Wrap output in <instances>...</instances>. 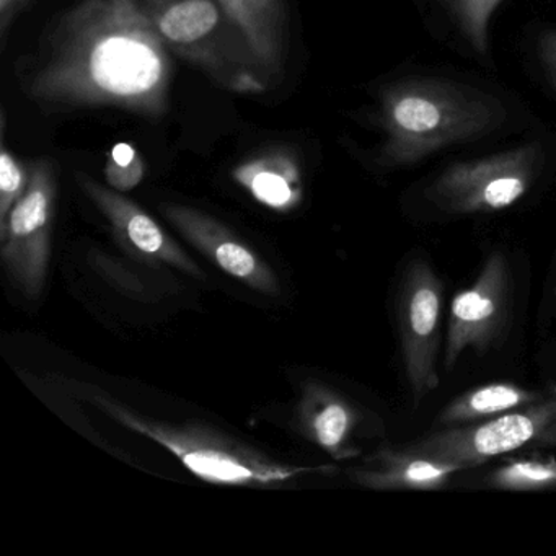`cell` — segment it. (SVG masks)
Returning a JSON list of instances; mask_svg holds the SVG:
<instances>
[{"mask_svg":"<svg viewBox=\"0 0 556 556\" xmlns=\"http://www.w3.org/2000/svg\"><path fill=\"white\" fill-rule=\"evenodd\" d=\"M142 0H80L56 25L25 92L54 109H116L161 118L174 61Z\"/></svg>","mask_w":556,"mask_h":556,"instance_id":"6da1fadb","label":"cell"},{"mask_svg":"<svg viewBox=\"0 0 556 556\" xmlns=\"http://www.w3.org/2000/svg\"><path fill=\"white\" fill-rule=\"evenodd\" d=\"M504 118L500 100L480 90L441 80H406L382 97L390 165H409L428 155L493 131Z\"/></svg>","mask_w":556,"mask_h":556,"instance_id":"7a4b0ae2","label":"cell"},{"mask_svg":"<svg viewBox=\"0 0 556 556\" xmlns=\"http://www.w3.org/2000/svg\"><path fill=\"white\" fill-rule=\"evenodd\" d=\"M90 402L129 431L146 435L167 448L194 477L224 486L276 488L302 475L330 467H298L268 455L223 432L200 425H172L148 418L105 392H93Z\"/></svg>","mask_w":556,"mask_h":556,"instance_id":"3957f363","label":"cell"},{"mask_svg":"<svg viewBox=\"0 0 556 556\" xmlns=\"http://www.w3.org/2000/svg\"><path fill=\"white\" fill-rule=\"evenodd\" d=\"M148 17L168 50L242 96H260L271 79L220 0H142Z\"/></svg>","mask_w":556,"mask_h":556,"instance_id":"277c9868","label":"cell"},{"mask_svg":"<svg viewBox=\"0 0 556 556\" xmlns=\"http://www.w3.org/2000/svg\"><path fill=\"white\" fill-rule=\"evenodd\" d=\"M553 444H556V390L533 405L486 421L442 428L406 447L426 457L470 468L523 447Z\"/></svg>","mask_w":556,"mask_h":556,"instance_id":"5b68a950","label":"cell"},{"mask_svg":"<svg viewBox=\"0 0 556 556\" xmlns=\"http://www.w3.org/2000/svg\"><path fill=\"white\" fill-rule=\"evenodd\" d=\"M30 185L0 226V260L5 276L25 298L43 292L53 249L56 172L47 159L30 165Z\"/></svg>","mask_w":556,"mask_h":556,"instance_id":"8992f818","label":"cell"},{"mask_svg":"<svg viewBox=\"0 0 556 556\" xmlns=\"http://www.w3.org/2000/svg\"><path fill=\"white\" fill-rule=\"evenodd\" d=\"M536 149L500 152L452 165L432 184L429 197L454 214L496 213L526 197L539 172Z\"/></svg>","mask_w":556,"mask_h":556,"instance_id":"52a82bcc","label":"cell"},{"mask_svg":"<svg viewBox=\"0 0 556 556\" xmlns=\"http://www.w3.org/2000/svg\"><path fill=\"white\" fill-rule=\"evenodd\" d=\"M441 311V279L428 263L416 260L406 269L399 301L403 363L416 403L439 386Z\"/></svg>","mask_w":556,"mask_h":556,"instance_id":"ba28073f","label":"cell"},{"mask_svg":"<svg viewBox=\"0 0 556 556\" xmlns=\"http://www.w3.org/2000/svg\"><path fill=\"white\" fill-rule=\"evenodd\" d=\"M510 276L506 258L493 253L470 288L452 302L445 341L444 366L452 370L465 351L490 350L509 320Z\"/></svg>","mask_w":556,"mask_h":556,"instance_id":"9c48e42d","label":"cell"},{"mask_svg":"<svg viewBox=\"0 0 556 556\" xmlns=\"http://www.w3.org/2000/svg\"><path fill=\"white\" fill-rule=\"evenodd\" d=\"M77 180L106 217L116 242L129 258L157 268L168 266L191 278H204L200 265L138 203L87 175H79Z\"/></svg>","mask_w":556,"mask_h":556,"instance_id":"30bf717a","label":"cell"},{"mask_svg":"<svg viewBox=\"0 0 556 556\" xmlns=\"http://www.w3.org/2000/svg\"><path fill=\"white\" fill-rule=\"evenodd\" d=\"M161 211L174 229L220 271L253 291L279 295L281 286L271 266L216 217L185 204H162Z\"/></svg>","mask_w":556,"mask_h":556,"instance_id":"8fae6325","label":"cell"},{"mask_svg":"<svg viewBox=\"0 0 556 556\" xmlns=\"http://www.w3.org/2000/svg\"><path fill=\"white\" fill-rule=\"evenodd\" d=\"M298 419L302 434L334 460H348L361 454L354 445V432L361 425L359 412L330 387L308 382L299 402Z\"/></svg>","mask_w":556,"mask_h":556,"instance_id":"7c38bea8","label":"cell"},{"mask_svg":"<svg viewBox=\"0 0 556 556\" xmlns=\"http://www.w3.org/2000/svg\"><path fill=\"white\" fill-rule=\"evenodd\" d=\"M464 465L426 457L406 447H382L364 467L351 471V480L377 491L441 490Z\"/></svg>","mask_w":556,"mask_h":556,"instance_id":"4fadbf2b","label":"cell"},{"mask_svg":"<svg viewBox=\"0 0 556 556\" xmlns=\"http://www.w3.org/2000/svg\"><path fill=\"white\" fill-rule=\"evenodd\" d=\"M227 14L245 35L260 66L275 83L289 51L288 0H220Z\"/></svg>","mask_w":556,"mask_h":556,"instance_id":"5bb4252c","label":"cell"},{"mask_svg":"<svg viewBox=\"0 0 556 556\" xmlns=\"http://www.w3.org/2000/svg\"><path fill=\"white\" fill-rule=\"evenodd\" d=\"M555 389L533 390L523 389L517 383L494 382L468 390L464 395L452 400L438 416V426L454 428V426L473 425L496 418L504 413L522 406L533 405L540 400L552 395Z\"/></svg>","mask_w":556,"mask_h":556,"instance_id":"9a60e30c","label":"cell"},{"mask_svg":"<svg viewBox=\"0 0 556 556\" xmlns=\"http://www.w3.org/2000/svg\"><path fill=\"white\" fill-rule=\"evenodd\" d=\"M233 177L258 203L271 210H292L302 198L298 165L285 155H266L245 162Z\"/></svg>","mask_w":556,"mask_h":556,"instance_id":"2e32d148","label":"cell"},{"mask_svg":"<svg viewBox=\"0 0 556 556\" xmlns=\"http://www.w3.org/2000/svg\"><path fill=\"white\" fill-rule=\"evenodd\" d=\"M90 265L93 271L125 298L138 302H157L172 294L174 279L164 275L162 268L146 263L125 262L103 250H90Z\"/></svg>","mask_w":556,"mask_h":556,"instance_id":"e0dca14e","label":"cell"},{"mask_svg":"<svg viewBox=\"0 0 556 556\" xmlns=\"http://www.w3.org/2000/svg\"><path fill=\"white\" fill-rule=\"evenodd\" d=\"M488 486L507 491L556 490V460H513L491 471Z\"/></svg>","mask_w":556,"mask_h":556,"instance_id":"ac0fdd59","label":"cell"},{"mask_svg":"<svg viewBox=\"0 0 556 556\" xmlns=\"http://www.w3.org/2000/svg\"><path fill=\"white\" fill-rule=\"evenodd\" d=\"M2 119V151H0V226L8 220L15 204L21 201L30 185L31 170L5 144Z\"/></svg>","mask_w":556,"mask_h":556,"instance_id":"d6986e66","label":"cell"},{"mask_svg":"<svg viewBox=\"0 0 556 556\" xmlns=\"http://www.w3.org/2000/svg\"><path fill=\"white\" fill-rule=\"evenodd\" d=\"M501 2L503 0H451L462 34L480 54L486 53L491 17Z\"/></svg>","mask_w":556,"mask_h":556,"instance_id":"ffe728a7","label":"cell"},{"mask_svg":"<svg viewBox=\"0 0 556 556\" xmlns=\"http://www.w3.org/2000/svg\"><path fill=\"white\" fill-rule=\"evenodd\" d=\"M146 177L144 159L132 144H116L105 165V180L110 188L126 193L135 190Z\"/></svg>","mask_w":556,"mask_h":556,"instance_id":"44dd1931","label":"cell"},{"mask_svg":"<svg viewBox=\"0 0 556 556\" xmlns=\"http://www.w3.org/2000/svg\"><path fill=\"white\" fill-rule=\"evenodd\" d=\"M539 56L549 83L556 89V30L546 31L540 37Z\"/></svg>","mask_w":556,"mask_h":556,"instance_id":"7402d4cb","label":"cell"},{"mask_svg":"<svg viewBox=\"0 0 556 556\" xmlns=\"http://www.w3.org/2000/svg\"><path fill=\"white\" fill-rule=\"evenodd\" d=\"M30 0H0V38L5 41L15 17L27 8Z\"/></svg>","mask_w":556,"mask_h":556,"instance_id":"603a6c76","label":"cell"}]
</instances>
